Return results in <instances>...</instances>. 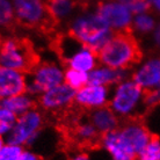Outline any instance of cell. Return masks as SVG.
I'll use <instances>...</instances> for the list:
<instances>
[{
  "instance_id": "obj_16",
  "label": "cell",
  "mask_w": 160,
  "mask_h": 160,
  "mask_svg": "<svg viewBox=\"0 0 160 160\" xmlns=\"http://www.w3.org/2000/svg\"><path fill=\"white\" fill-rule=\"evenodd\" d=\"M88 120L101 136L117 130L122 123V120L109 108V106L89 112Z\"/></svg>"
},
{
  "instance_id": "obj_6",
  "label": "cell",
  "mask_w": 160,
  "mask_h": 160,
  "mask_svg": "<svg viewBox=\"0 0 160 160\" xmlns=\"http://www.w3.org/2000/svg\"><path fill=\"white\" fill-rule=\"evenodd\" d=\"M38 62L26 41L7 37L0 44V65L28 73Z\"/></svg>"
},
{
  "instance_id": "obj_25",
  "label": "cell",
  "mask_w": 160,
  "mask_h": 160,
  "mask_svg": "<svg viewBox=\"0 0 160 160\" xmlns=\"http://www.w3.org/2000/svg\"><path fill=\"white\" fill-rule=\"evenodd\" d=\"M15 21L12 0H0V29L8 28Z\"/></svg>"
},
{
  "instance_id": "obj_22",
  "label": "cell",
  "mask_w": 160,
  "mask_h": 160,
  "mask_svg": "<svg viewBox=\"0 0 160 160\" xmlns=\"http://www.w3.org/2000/svg\"><path fill=\"white\" fill-rule=\"evenodd\" d=\"M64 82L68 84L70 87H72L73 89L78 91L79 88L88 84V73L66 68L64 74Z\"/></svg>"
},
{
  "instance_id": "obj_24",
  "label": "cell",
  "mask_w": 160,
  "mask_h": 160,
  "mask_svg": "<svg viewBox=\"0 0 160 160\" xmlns=\"http://www.w3.org/2000/svg\"><path fill=\"white\" fill-rule=\"evenodd\" d=\"M18 116L14 115L11 110H8L5 107H0V137H6L11 133L14 128V124L16 122Z\"/></svg>"
},
{
  "instance_id": "obj_34",
  "label": "cell",
  "mask_w": 160,
  "mask_h": 160,
  "mask_svg": "<svg viewBox=\"0 0 160 160\" xmlns=\"http://www.w3.org/2000/svg\"><path fill=\"white\" fill-rule=\"evenodd\" d=\"M1 104H2V100L0 99V107H1Z\"/></svg>"
},
{
  "instance_id": "obj_11",
  "label": "cell",
  "mask_w": 160,
  "mask_h": 160,
  "mask_svg": "<svg viewBox=\"0 0 160 160\" xmlns=\"http://www.w3.org/2000/svg\"><path fill=\"white\" fill-rule=\"evenodd\" d=\"M76 92V89L63 82L38 96L37 104L42 112H63L74 104Z\"/></svg>"
},
{
  "instance_id": "obj_9",
  "label": "cell",
  "mask_w": 160,
  "mask_h": 160,
  "mask_svg": "<svg viewBox=\"0 0 160 160\" xmlns=\"http://www.w3.org/2000/svg\"><path fill=\"white\" fill-rule=\"evenodd\" d=\"M12 4L15 21L24 27L38 28L51 21L44 0H12Z\"/></svg>"
},
{
  "instance_id": "obj_33",
  "label": "cell",
  "mask_w": 160,
  "mask_h": 160,
  "mask_svg": "<svg viewBox=\"0 0 160 160\" xmlns=\"http://www.w3.org/2000/svg\"><path fill=\"white\" fill-rule=\"evenodd\" d=\"M5 144H6V139H5L4 137H0V151L2 150V148H4Z\"/></svg>"
},
{
  "instance_id": "obj_30",
  "label": "cell",
  "mask_w": 160,
  "mask_h": 160,
  "mask_svg": "<svg viewBox=\"0 0 160 160\" xmlns=\"http://www.w3.org/2000/svg\"><path fill=\"white\" fill-rule=\"evenodd\" d=\"M20 160H40V158L37 157V154H35L34 152L29 151V150H24L22 156H21Z\"/></svg>"
},
{
  "instance_id": "obj_31",
  "label": "cell",
  "mask_w": 160,
  "mask_h": 160,
  "mask_svg": "<svg viewBox=\"0 0 160 160\" xmlns=\"http://www.w3.org/2000/svg\"><path fill=\"white\" fill-rule=\"evenodd\" d=\"M70 160H92V159H91V157L88 156L87 153L77 152V153H74L71 158H70Z\"/></svg>"
},
{
  "instance_id": "obj_15",
  "label": "cell",
  "mask_w": 160,
  "mask_h": 160,
  "mask_svg": "<svg viewBox=\"0 0 160 160\" xmlns=\"http://www.w3.org/2000/svg\"><path fill=\"white\" fill-rule=\"evenodd\" d=\"M130 76H131L130 70H118L99 64L88 73V82L112 88Z\"/></svg>"
},
{
  "instance_id": "obj_10",
  "label": "cell",
  "mask_w": 160,
  "mask_h": 160,
  "mask_svg": "<svg viewBox=\"0 0 160 160\" xmlns=\"http://www.w3.org/2000/svg\"><path fill=\"white\" fill-rule=\"evenodd\" d=\"M117 132L123 144L132 154L136 156V158L153 136L146 125L138 120V117L124 120L117 129Z\"/></svg>"
},
{
  "instance_id": "obj_12",
  "label": "cell",
  "mask_w": 160,
  "mask_h": 160,
  "mask_svg": "<svg viewBox=\"0 0 160 160\" xmlns=\"http://www.w3.org/2000/svg\"><path fill=\"white\" fill-rule=\"evenodd\" d=\"M112 88L102 85L86 84L76 92L74 104L78 108L92 112L109 104Z\"/></svg>"
},
{
  "instance_id": "obj_21",
  "label": "cell",
  "mask_w": 160,
  "mask_h": 160,
  "mask_svg": "<svg viewBox=\"0 0 160 160\" xmlns=\"http://www.w3.org/2000/svg\"><path fill=\"white\" fill-rule=\"evenodd\" d=\"M156 26V19L150 12L137 14L133 15L132 19L131 32H136L138 35H148L154 30Z\"/></svg>"
},
{
  "instance_id": "obj_35",
  "label": "cell",
  "mask_w": 160,
  "mask_h": 160,
  "mask_svg": "<svg viewBox=\"0 0 160 160\" xmlns=\"http://www.w3.org/2000/svg\"><path fill=\"white\" fill-rule=\"evenodd\" d=\"M1 42H2V40H1V38H0V44H1Z\"/></svg>"
},
{
  "instance_id": "obj_32",
  "label": "cell",
  "mask_w": 160,
  "mask_h": 160,
  "mask_svg": "<svg viewBox=\"0 0 160 160\" xmlns=\"http://www.w3.org/2000/svg\"><path fill=\"white\" fill-rule=\"evenodd\" d=\"M151 4V8H153L157 13L160 14V0H150Z\"/></svg>"
},
{
  "instance_id": "obj_29",
  "label": "cell",
  "mask_w": 160,
  "mask_h": 160,
  "mask_svg": "<svg viewBox=\"0 0 160 160\" xmlns=\"http://www.w3.org/2000/svg\"><path fill=\"white\" fill-rule=\"evenodd\" d=\"M152 36H153V42L156 44L158 48H160V22L157 23L156 28L152 32Z\"/></svg>"
},
{
  "instance_id": "obj_2",
  "label": "cell",
  "mask_w": 160,
  "mask_h": 160,
  "mask_svg": "<svg viewBox=\"0 0 160 160\" xmlns=\"http://www.w3.org/2000/svg\"><path fill=\"white\" fill-rule=\"evenodd\" d=\"M68 34L80 43L99 52L114 35V32L95 11L81 12L72 18Z\"/></svg>"
},
{
  "instance_id": "obj_19",
  "label": "cell",
  "mask_w": 160,
  "mask_h": 160,
  "mask_svg": "<svg viewBox=\"0 0 160 160\" xmlns=\"http://www.w3.org/2000/svg\"><path fill=\"white\" fill-rule=\"evenodd\" d=\"M1 106L11 110L16 116H21L22 114L36 108V98L30 95L29 93L23 92L4 99Z\"/></svg>"
},
{
  "instance_id": "obj_3",
  "label": "cell",
  "mask_w": 160,
  "mask_h": 160,
  "mask_svg": "<svg viewBox=\"0 0 160 160\" xmlns=\"http://www.w3.org/2000/svg\"><path fill=\"white\" fill-rule=\"evenodd\" d=\"M144 89L131 78H127L112 87L108 106L122 121L135 118L144 107Z\"/></svg>"
},
{
  "instance_id": "obj_18",
  "label": "cell",
  "mask_w": 160,
  "mask_h": 160,
  "mask_svg": "<svg viewBox=\"0 0 160 160\" xmlns=\"http://www.w3.org/2000/svg\"><path fill=\"white\" fill-rule=\"evenodd\" d=\"M45 2L49 18L55 22L71 21L78 7L77 0H47Z\"/></svg>"
},
{
  "instance_id": "obj_7",
  "label": "cell",
  "mask_w": 160,
  "mask_h": 160,
  "mask_svg": "<svg viewBox=\"0 0 160 160\" xmlns=\"http://www.w3.org/2000/svg\"><path fill=\"white\" fill-rule=\"evenodd\" d=\"M43 124L44 116L42 110L38 108L32 109L18 116L14 128L6 137V142L20 146L32 145L40 136Z\"/></svg>"
},
{
  "instance_id": "obj_1",
  "label": "cell",
  "mask_w": 160,
  "mask_h": 160,
  "mask_svg": "<svg viewBox=\"0 0 160 160\" xmlns=\"http://www.w3.org/2000/svg\"><path fill=\"white\" fill-rule=\"evenodd\" d=\"M99 63L118 70H131L142 60V50L131 32H114L98 52Z\"/></svg>"
},
{
  "instance_id": "obj_13",
  "label": "cell",
  "mask_w": 160,
  "mask_h": 160,
  "mask_svg": "<svg viewBox=\"0 0 160 160\" xmlns=\"http://www.w3.org/2000/svg\"><path fill=\"white\" fill-rule=\"evenodd\" d=\"M131 79L144 91L160 87V56L140 60L131 72Z\"/></svg>"
},
{
  "instance_id": "obj_27",
  "label": "cell",
  "mask_w": 160,
  "mask_h": 160,
  "mask_svg": "<svg viewBox=\"0 0 160 160\" xmlns=\"http://www.w3.org/2000/svg\"><path fill=\"white\" fill-rule=\"evenodd\" d=\"M121 1L128 6L133 15L148 13L151 9L150 0H121Z\"/></svg>"
},
{
  "instance_id": "obj_8",
  "label": "cell",
  "mask_w": 160,
  "mask_h": 160,
  "mask_svg": "<svg viewBox=\"0 0 160 160\" xmlns=\"http://www.w3.org/2000/svg\"><path fill=\"white\" fill-rule=\"evenodd\" d=\"M96 12L114 32H131L133 14L121 0H103L99 2Z\"/></svg>"
},
{
  "instance_id": "obj_14",
  "label": "cell",
  "mask_w": 160,
  "mask_h": 160,
  "mask_svg": "<svg viewBox=\"0 0 160 160\" xmlns=\"http://www.w3.org/2000/svg\"><path fill=\"white\" fill-rule=\"evenodd\" d=\"M27 73L0 65V99L26 92Z\"/></svg>"
},
{
  "instance_id": "obj_17",
  "label": "cell",
  "mask_w": 160,
  "mask_h": 160,
  "mask_svg": "<svg viewBox=\"0 0 160 160\" xmlns=\"http://www.w3.org/2000/svg\"><path fill=\"white\" fill-rule=\"evenodd\" d=\"M99 143L103 151L109 154L110 160H136V156L132 154L121 140L117 130L102 135Z\"/></svg>"
},
{
  "instance_id": "obj_4",
  "label": "cell",
  "mask_w": 160,
  "mask_h": 160,
  "mask_svg": "<svg viewBox=\"0 0 160 160\" xmlns=\"http://www.w3.org/2000/svg\"><path fill=\"white\" fill-rule=\"evenodd\" d=\"M58 51L66 66L89 73L99 63L98 52L68 34L58 41Z\"/></svg>"
},
{
  "instance_id": "obj_26",
  "label": "cell",
  "mask_w": 160,
  "mask_h": 160,
  "mask_svg": "<svg viewBox=\"0 0 160 160\" xmlns=\"http://www.w3.org/2000/svg\"><path fill=\"white\" fill-rule=\"evenodd\" d=\"M23 151V146L6 142L2 150L0 151V160H20Z\"/></svg>"
},
{
  "instance_id": "obj_28",
  "label": "cell",
  "mask_w": 160,
  "mask_h": 160,
  "mask_svg": "<svg viewBox=\"0 0 160 160\" xmlns=\"http://www.w3.org/2000/svg\"><path fill=\"white\" fill-rule=\"evenodd\" d=\"M160 104V88H154L150 91H145L144 95V107L153 108Z\"/></svg>"
},
{
  "instance_id": "obj_23",
  "label": "cell",
  "mask_w": 160,
  "mask_h": 160,
  "mask_svg": "<svg viewBox=\"0 0 160 160\" xmlns=\"http://www.w3.org/2000/svg\"><path fill=\"white\" fill-rule=\"evenodd\" d=\"M136 160H160V139L152 136L145 148L137 154Z\"/></svg>"
},
{
  "instance_id": "obj_20",
  "label": "cell",
  "mask_w": 160,
  "mask_h": 160,
  "mask_svg": "<svg viewBox=\"0 0 160 160\" xmlns=\"http://www.w3.org/2000/svg\"><path fill=\"white\" fill-rule=\"evenodd\" d=\"M73 139L84 146H92L100 142L101 135L89 120L78 122L73 129Z\"/></svg>"
},
{
  "instance_id": "obj_5",
  "label": "cell",
  "mask_w": 160,
  "mask_h": 160,
  "mask_svg": "<svg viewBox=\"0 0 160 160\" xmlns=\"http://www.w3.org/2000/svg\"><path fill=\"white\" fill-rule=\"evenodd\" d=\"M65 68L56 62H41L27 73L26 92L38 98L50 88L64 82Z\"/></svg>"
}]
</instances>
